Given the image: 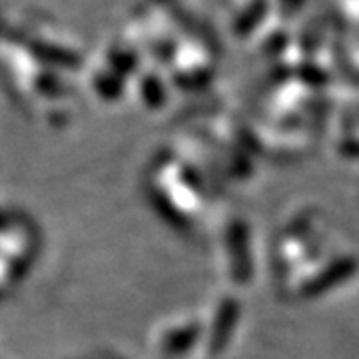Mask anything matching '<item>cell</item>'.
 Returning a JSON list of instances; mask_svg holds the SVG:
<instances>
[{"instance_id": "obj_1", "label": "cell", "mask_w": 359, "mask_h": 359, "mask_svg": "<svg viewBox=\"0 0 359 359\" xmlns=\"http://www.w3.org/2000/svg\"><path fill=\"white\" fill-rule=\"evenodd\" d=\"M276 8L271 0H242L233 4V16H231V30L236 36H252L256 30L268 22Z\"/></svg>"}, {"instance_id": "obj_2", "label": "cell", "mask_w": 359, "mask_h": 359, "mask_svg": "<svg viewBox=\"0 0 359 359\" xmlns=\"http://www.w3.org/2000/svg\"><path fill=\"white\" fill-rule=\"evenodd\" d=\"M271 2H273V8L282 14L283 18H292L295 14H299L308 4V0H271Z\"/></svg>"}, {"instance_id": "obj_3", "label": "cell", "mask_w": 359, "mask_h": 359, "mask_svg": "<svg viewBox=\"0 0 359 359\" xmlns=\"http://www.w3.org/2000/svg\"><path fill=\"white\" fill-rule=\"evenodd\" d=\"M176 0H142L144 8H172Z\"/></svg>"}, {"instance_id": "obj_4", "label": "cell", "mask_w": 359, "mask_h": 359, "mask_svg": "<svg viewBox=\"0 0 359 359\" xmlns=\"http://www.w3.org/2000/svg\"><path fill=\"white\" fill-rule=\"evenodd\" d=\"M231 2V6H233V4H238V2H242V0H230Z\"/></svg>"}]
</instances>
